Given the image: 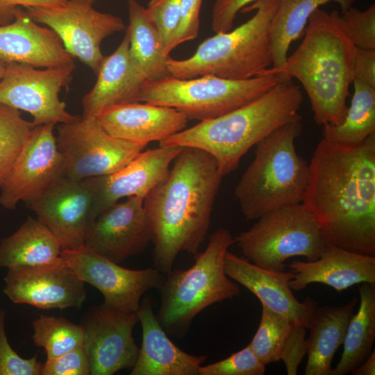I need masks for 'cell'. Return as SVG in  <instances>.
I'll return each mask as SVG.
<instances>
[{
  "label": "cell",
  "mask_w": 375,
  "mask_h": 375,
  "mask_svg": "<svg viewBox=\"0 0 375 375\" xmlns=\"http://www.w3.org/2000/svg\"><path fill=\"white\" fill-rule=\"evenodd\" d=\"M359 295L358 310L348 324L342 356L333 368L331 375L351 373L373 351L375 340V283H361Z\"/></svg>",
  "instance_id": "cell-30"
},
{
  "label": "cell",
  "mask_w": 375,
  "mask_h": 375,
  "mask_svg": "<svg viewBox=\"0 0 375 375\" xmlns=\"http://www.w3.org/2000/svg\"><path fill=\"white\" fill-rule=\"evenodd\" d=\"M357 298L342 306L317 307L310 322L306 375H331L332 361L342 345L348 324L354 315Z\"/></svg>",
  "instance_id": "cell-26"
},
{
  "label": "cell",
  "mask_w": 375,
  "mask_h": 375,
  "mask_svg": "<svg viewBox=\"0 0 375 375\" xmlns=\"http://www.w3.org/2000/svg\"><path fill=\"white\" fill-rule=\"evenodd\" d=\"M96 118L111 135L145 145L185 129L189 120L173 108L144 102L111 106L102 110Z\"/></svg>",
  "instance_id": "cell-22"
},
{
  "label": "cell",
  "mask_w": 375,
  "mask_h": 375,
  "mask_svg": "<svg viewBox=\"0 0 375 375\" xmlns=\"http://www.w3.org/2000/svg\"><path fill=\"white\" fill-rule=\"evenodd\" d=\"M66 177L76 181L110 174L131 162L147 145L109 134L96 117L60 124L56 136Z\"/></svg>",
  "instance_id": "cell-10"
},
{
  "label": "cell",
  "mask_w": 375,
  "mask_h": 375,
  "mask_svg": "<svg viewBox=\"0 0 375 375\" xmlns=\"http://www.w3.org/2000/svg\"><path fill=\"white\" fill-rule=\"evenodd\" d=\"M347 31L356 47L375 49V4L364 10L353 6L341 15Z\"/></svg>",
  "instance_id": "cell-36"
},
{
  "label": "cell",
  "mask_w": 375,
  "mask_h": 375,
  "mask_svg": "<svg viewBox=\"0 0 375 375\" xmlns=\"http://www.w3.org/2000/svg\"><path fill=\"white\" fill-rule=\"evenodd\" d=\"M265 367L248 344L225 359L201 365L199 375H262Z\"/></svg>",
  "instance_id": "cell-35"
},
{
  "label": "cell",
  "mask_w": 375,
  "mask_h": 375,
  "mask_svg": "<svg viewBox=\"0 0 375 375\" xmlns=\"http://www.w3.org/2000/svg\"><path fill=\"white\" fill-rule=\"evenodd\" d=\"M277 3L258 0L242 10H256L246 22L206 38L186 59L169 57L166 64L169 76L188 79L213 75L231 80L260 76L272 66L269 28Z\"/></svg>",
  "instance_id": "cell-6"
},
{
  "label": "cell",
  "mask_w": 375,
  "mask_h": 375,
  "mask_svg": "<svg viewBox=\"0 0 375 375\" xmlns=\"http://www.w3.org/2000/svg\"><path fill=\"white\" fill-rule=\"evenodd\" d=\"M0 58L35 67L75 65L56 32L38 25L21 7L10 23L0 26Z\"/></svg>",
  "instance_id": "cell-21"
},
{
  "label": "cell",
  "mask_w": 375,
  "mask_h": 375,
  "mask_svg": "<svg viewBox=\"0 0 375 375\" xmlns=\"http://www.w3.org/2000/svg\"><path fill=\"white\" fill-rule=\"evenodd\" d=\"M223 177L210 154L183 147L166 176L144 199L153 265L160 273L172 270L181 252L199 253Z\"/></svg>",
  "instance_id": "cell-2"
},
{
  "label": "cell",
  "mask_w": 375,
  "mask_h": 375,
  "mask_svg": "<svg viewBox=\"0 0 375 375\" xmlns=\"http://www.w3.org/2000/svg\"><path fill=\"white\" fill-rule=\"evenodd\" d=\"M353 75L375 88V49L356 47L353 60Z\"/></svg>",
  "instance_id": "cell-43"
},
{
  "label": "cell",
  "mask_w": 375,
  "mask_h": 375,
  "mask_svg": "<svg viewBox=\"0 0 375 375\" xmlns=\"http://www.w3.org/2000/svg\"><path fill=\"white\" fill-rule=\"evenodd\" d=\"M34 344L43 347L47 359L57 358L83 344L84 333L81 324L65 318L40 315L33 322Z\"/></svg>",
  "instance_id": "cell-32"
},
{
  "label": "cell",
  "mask_w": 375,
  "mask_h": 375,
  "mask_svg": "<svg viewBox=\"0 0 375 375\" xmlns=\"http://www.w3.org/2000/svg\"><path fill=\"white\" fill-rule=\"evenodd\" d=\"M294 273L290 281L292 290L299 291L311 283H322L337 292L353 285L375 283V256L350 251L326 244L315 260L294 261L289 265Z\"/></svg>",
  "instance_id": "cell-23"
},
{
  "label": "cell",
  "mask_w": 375,
  "mask_h": 375,
  "mask_svg": "<svg viewBox=\"0 0 375 375\" xmlns=\"http://www.w3.org/2000/svg\"><path fill=\"white\" fill-rule=\"evenodd\" d=\"M258 219L234 240L244 257L260 267L282 271L286 260L295 256L315 260L326 245L317 219L303 203L276 209Z\"/></svg>",
  "instance_id": "cell-9"
},
{
  "label": "cell",
  "mask_w": 375,
  "mask_h": 375,
  "mask_svg": "<svg viewBox=\"0 0 375 375\" xmlns=\"http://www.w3.org/2000/svg\"><path fill=\"white\" fill-rule=\"evenodd\" d=\"M92 195L83 181L65 177L28 204L58 240L62 250L84 245L95 219Z\"/></svg>",
  "instance_id": "cell-17"
},
{
  "label": "cell",
  "mask_w": 375,
  "mask_h": 375,
  "mask_svg": "<svg viewBox=\"0 0 375 375\" xmlns=\"http://www.w3.org/2000/svg\"><path fill=\"white\" fill-rule=\"evenodd\" d=\"M55 124L36 126L0 188V204L15 210L20 201L27 205L51 185L66 177L53 133Z\"/></svg>",
  "instance_id": "cell-15"
},
{
  "label": "cell",
  "mask_w": 375,
  "mask_h": 375,
  "mask_svg": "<svg viewBox=\"0 0 375 375\" xmlns=\"http://www.w3.org/2000/svg\"><path fill=\"white\" fill-rule=\"evenodd\" d=\"M301 119L276 129L256 145L255 157L235 189L241 212L258 219L276 209L302 203L309 163L297 152Z\"/></svg>",
  "instance_id": "cell-5"
},
{
  "label": "cell",
  "mask_w": 375,
  "mask_h": 375,
  "mask_svg": "<svg viewBox=\"0 0 375 375\" xmlns=\"http://www.w3.org/2000/svg\"><path fill=\"white\" fill-rule=\"evenodd\" d=\"M300 88L285 76L269 92L222 116L200 121L159 142V147H194L210 154L220 174L233 172L243 156L272 132L301 119Z\"/></svg>",
  "instance_id": "cell-4"
},
{
  "label": "cell",
  "mask_w": 375,
  "mask_h": 375,
  "mask_svg": "<svg viewBox=\"0 0 375 375\" xmlns=\"http://www.w3.org/2000/svg\"><path fill=\"white\" fill-rule=\"evenodd\" d=\"M284 76L265 74L245 80L213 75L181 79L167 76L145 81L137 102L173 108L188 119L215 118L258 99L276 85Z\"/></svg>",
  "instance_id": "cell-8"
},
{
  "label": "cell",
  "mask_w": 375,
  "mask_h": 375,
  "mask_svg": "<svg viewBox=\"0 0 375 375\" xmlns=\"http://www.w3.org/2000/svg\"><path fill=\"white\" fill-rule=\"evenodd\" d=\"M202 0H182L179 21L172 44V51L181 44L195 39L199 33Z\"/></svg>",
  "instance_id": "cell-40"
},
{
  "label": "cell",
  "mask_w": 375,
  "mask_h": 375,
  "mask_svg": "<svg viewBox=\"0 0 375 375\" xmlns=\"http://www.w3.org/2000/svg\"><path fill=\"white\" fill-rule=\"evenodd\" d=\"M306 328L295 324L285 347L281 360L284 362L288 375H296L303 357L307 354Z\"/></svg>",
  "instance_id": "cell-42"
},
{
  "label": "cell",
  "mask_w": 375,
  "mask_h": 375,
  "mask_svg": "<svg viewBox=\"0 0 375 375\" xmlns=\"http://www.w3.org/2000/svg\"><path fill=\"white\" fill-rule=\"evenodd\" d=\"M83 1H88L89 3H93L95 0H83Z\"/></svg>",
  "instance_id": "cell-47"
},
{
  "label": "cell",
  "mask_w": 375,
  "mask_h": 375,
  "mask_svg": "<svg viewBox=\"0 0 375 375\" xmlns=\"http://www.w3.org/2000/svg\"><path fill=\"white\" fill-rule=\"evenodd\" d=\"M68 0H0V26L10 23L18 7H55L65 5Z\"/></svg>",
  "instance_id": "cell-44"
},
{
  "label": "cell",
  "mask_w": 375,
  "mask_h": 375,
  "mask_svg": "<svg viewBox=\"0 0 375 375\" xmlns=\"http://www.w3.org/2000/svg\"><path fill=\"white\" fill-rule=\"evenodd\" d=\"M137 322L136 312H121L104 303L86 312L80 324L90 374L112 375L133 367L140 350L133 337Z\"/></svg>",
  "instance_id": "cell-14"
},
{
  "label": "cell",
  "mask_w": 375,
  "mask_h": 375,
  "mask_svg": "<svg viewBox=\"0 0 375 375\" xmlns=\"http://www.w3.org/2000/svg\"><path fill=\"white\" fill-rule=\"evenodd\" d=\"M302 203L326 244L375 256V133L353 146L322 138L309 164Z\"/></svg>",
  "instance_id": "cell-1"
},
{
  "label": "cell",
  "mask_w": 375,
  "mask_h": 375,
  "mask_svg": "<svg viewBox=\"0 0 375 375\" xmlns=\"http://www.w3.org/2000/svg\"><path fill=\"white\" fill-rule=\"evenodd\" d=\"M61 257L77 276L102 294L106 306L124 312H136L143 294L160 289L162 273L154 267L142 269L123 267L83 245L64 249Z\"/></svg>",
  "instance_id": "cell-13"
},
{
  "label": "cell",
  "mask_w": 375,
  "mask_h": 375,
  "mask_svg": "<svg viewBox=\"0 0 375 375\" xmlns=\"http://www.w3.org/2000/svg\"><path fill=\"white\" fill-rule=\"evenodd\" d=\"M295 324L284 315L262 305L260 324L249 345L265 365L278 362Z\"/></svg>",
  "instance_id": "cell-33"
},
{
  "label": "cell",
  "mask_w": 375,
  "mask_h": 375,
  "mask_svg": "<svg viewBox=\"0 0 375 375\" xmlns=\"http://www.w3.org/2000/svg\"><path fill=\"white\" fill-rule=\"evenodd\" d=\"M353 94L344 121L323 126V138L343 146H353L375 133V88L354 78Z\"/></svg>",
  "instance_id": "cell-31"
},
{
  "label": "cell",
  "mask_w": 375,
  "mask_h": 375,
  "mask_svg": "<svg viewBox=\"0 0 375 375\" xmlns=\"http://www.w3.org/2000/svg\"><path fill=\"white\" fill-rule=\"evenodd\" d=\"M60 244L38 219L28 217L12 235L0 242V267L35 266L60 258Z\"/></svg>",
  "instance_id": "cell-28"
},
{
  "label": "cell",
  "mask_w": 375,
  "mask_h": 375,
  "mask_svg": "<svg viewBox=\"0 0 375 375\" xmlns=\"http://www.w3.org/2000/svg\"><path fill=\"white\" fill-rule=\"evenodd\" d=\"M6 311L0 308V375H41L42 363L36 355L26 359L11 347L5 330Z\"/></svg>",
  "instance_id": "cell-37"
},
{
  "label": "cell",
  "mask_w": 375,
  "mask_h": 375,
  "mask_svg": "<svg viewBox=\"0 0 375 375\" xmlns=\"http://www.w3.org/2000/svg\"><path fill=\"white\" fill-rule=\"evenodd\" d=\"M235 244L231 233L217 228L206 249L195 256L188 269L171 270L159 289L160 305L158 319L165 331L185 332L194 318L207 307L240 294L239 286L226 275L224 258Z\"/></svg>",
  "instance_id": "cell-7"
},
{
  "label": "cell",
  "mask_w": 375,
  "mask_h": 375,
  "mask_svg": "<svg viewBox=\"0 0 375 375\" xmlns=\"http://www.w3.org/2000/svg\"><path fill=\"white\" fill-rule=\"evenodd\" d=\"M35 126L22 117L19 110L0 103V188Z\"/></svg>",
  "instance_id": "cell-34"
},
{
  "label": "cell",
  "mask_w": 375,
  "mask_h": 375,
  "mask_svg": "<svg viewBox=\"0 0 375 375\" xmlns=\"http://www.w3.org/2000/svg\"><path fill=\"white\" fill-rule=\"evenodd\" d=\"M303 35L283 65L267 69L260 75L296 78L308 94L315 122L322 126L339 125L348 110L356 47L339 12H328L321 7L309 17Z\"/></svg>",
  "instance_id": "cell-3"
},
{
  "label": "cell",
  "mask_w": 375,
  "mask_h": 375,
  "mask_svg": "<svg viewBox=\"0 0 375 375\" xmlns=\"http://www.w3.org/2000/svg\"><path fill=\"white\" fill-rule=\"evenodd\" d=\"M356 0H278L270 23L272 67L283 65L291 44L302 36L312 12L329 2L337 3L342 12L352 7Z\"/></svg>",
  "instance_id": "cell-29"
},
{
  "label": "cell",
  "mask_w": 375,
  "mask_h": 375,
  "mask_svg": "<svg viewBox=\"0 0 375 375\" xmlns=\"http://www.w3.org/2000/svg\"><path fill=\"white\" fill-rule=\"evenodd\" d=\"M4 294L15 303L40 309L81 308L85 283L61 257L44 265L8 268Z\"/></svg>",
  "instance_id": "cell-16"
},
{
  "label": "cell",
  "mask_w": 375,
  "mask_h": 375,
  "mask_svg": "<svg viewBox=\"0 0 375 375\" xmlns=\"http://www.w3.org/2000/svg\"><path fill=\"white\" fill-rule=\"evenodd\" d=\"M182 0H150L147 11L156 24L164 44V51L169 56L179 21Z\"/></svg>",
  "instance_id": "cell-38"
},
{
  "label": "cell",
  "mask_w": 375,
  "mask_h": 375,
  "mask_svg": "<svg viewBox=\"0 0 375 375\" xmlns=\"http://www.w3.org/2000/svg\"><path fill=\"white\" fill-rule=\"evenodd\" d=\"M93 3L83 0H68L60 6L25 8L37 23L56 32L66 50L96 74L104 56L101 43L108 36L126 28L122 19L97 10Z\"/></svg>",
  "instance_id": "cell-11"
},
{
  "label": "cell",
  "mask_w": 375,
  "mask_h": 375,
  "mask_svg": "<svg viewBox=\"0 0 375 375\" xmlns=\"http://www.w3.org/2000/svg\"><path fill=\"white\" fill-rule=\"evenodd\" d=\"M126 199L97 217L84 244L118 264L142 252L151 240L144 199L138 197Z\"/></svg>",
  "instance_id": "cell-19"
},
{
  "label": "cell",
  "mask_w": 375,
  "mask_h": 375,
  "mask_svg": "<svg viewBox=\"0 0 375 375\" xmlns=\"http://www.w3.org/2000/svg\"><path fill=\"white\" fill-rule=\"evenodd\" d=\"M224 269L230 278L251 291L262 305L308 329L317 302L310 297L303 302L296 299L289 285L294 277L292 271L262 268L228 251L224 258Z\"/></svg>",
  "instance_id": "cell-20"
},
{
  "label": "cell",
  "mask_w": 375,
  "mask_h": 375,
  "mask_svg": "<svg viewBox=\"0 0 375 375\" xmlns=\"http://www.w3.org/2000/svg\"><path fill=\"white\" fill-rule=\"evenodd\" d=\"M6 66V63L0 58V80L4 74Z\"/></svg>",
  "instance_id": "cell-46"
},
{
  "label": "cell",
  "mask_w": 375,
  "mask_h": 375,
  "mask_svg": "<svg viewBox=\"0 0 375 375\" xmlns=\"http://www.w3.org/2000/svg\"><path fill=\"white\" fill-rule=\"evenodd\" d=\"M90 364L82 346L57 358L47 359L41 375H89Z\"/></svg>",
  "instance_id": "cell-39"
},
{
  "label": "cell",
  "mask_w": 375,
  "mask_h": 375,
  "mask_svg": "<svg viewBox=\"0 0 375 375\" xmlns=\"http://www.w3.org/2000/svg\"><path fill=\"white\" fill-rule=\"evenodd\" d=\"M129 35H125L110 55L105 56L93 88L82 99L83 119L96 117L111 106L137 102L145 79L133 66L129 55Z\"/></svg>",
  "instance_id": "cell-25"
},
{
  "label": "cell",
  "mask_w": 375,
  "mask_h": 375,
  "mask_svg": "<svg viewBox=\"0 0 375 375\" xmlns=\"http://www.w3.org/2000/svg\"><path fill=\"white\" fill-rule=\"evenodd\" d=\"M127 4L128 55L133 66L145 81L169 76L166 64L169 56L165 53L160 34L146 8L137 0H127Z\"/></svg>",
  "instance_id": "cell-27"
},
{
  "label": "cell",
  "mask_w": 375,
  "mask_h": 375,
  "mask_svg": "<svg viewBox=\"0 0 375 375\" xmlns=\"http://www.w3.org/2000/svg\"><path fill=\"white\" fill-rule=\"evenodd\" d=\"M258 0H215L212 10V29L215 33L232 29L234 20L240 11L247 5Z\"/></svg>",
  "instance_id": "cell-41"
},
{
  "label": "cell",
  "mask_w": 375,
  "mask_h": 375,
  "mask_svg": "<svg viewBox=\"0 0 375 375\" xmlns=\"http://www.w3.org/2000/svg\"><path fill=\"white\" fill-rule=\"evenodd\" d=\"M353 375H374L375 374V350L351 372Z\"/></svg>",
  "instance_id": "cell-45"
},
{
  "label": "cell",
  "mask_w": 375,
  "mask_h": 375,
  "mask_svg": "<svg viewBox=\"0 0 375 375\" xmlns=\"http://www.w3.org/2000/svg\"><path fill=\"white\" fill-rule=\"evenodd\" d=\"M76 66L37 69L22 63L8 62L0 80V103L26 111L35 126L68 124L80 117L68 112L59 94L67 85Z\"/></svg>",
  "instance_id": "cell-12"
},
{
  "label": "cell",
  "mask_w": 375,
  "mask_h": 375,
  "mask_svg": "<svg viewBox=\"0 0 375 375\" xmlns=\"http://www.w3.org/2000/svg\"><path fill=\"white\" fill-rule=\"evenodd\" d=\"M183 147H159L140 152L120 169L83 180L92 195L97 217L124 197H145L166 176Z\"/></svg>",
  "instance_id": "cell-18"
},
{
  "label": "cell",
  "mask_w": 375,
  "mask_h": 375,
  "mask_svg": "<svg viewBox=\"0 0 375 375\" xmlns=\"http://www.w3.org/2000/svg\"><path fill=\"white\" fill-rule=\"evenodd\" d=\"M136 314L142 339L131 375H199L206 357L188 353L169 338L148 298L141 301Z\"/></svg>",
  "instance_id": "cell-24"
}]
</instances>
